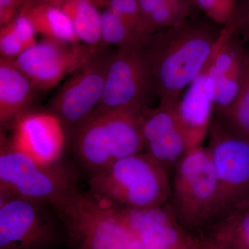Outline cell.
<instances>
[{
  "mask_svg": "<svg viewBox=\"0 0 249 249\" xmlns=\"http://www.w3.org/2000/svg\"><path fill=\"white\" fill-rule=\"evenodd\" d=\"M73 174L60 163L44 164L1 139L0 196H16L60 209L78 190Z\"/></svg>",
  "mask_w": 249,
  "mask_h": 249,
  "instance_id": "cell-3",
  "label": "cell"
},
{
  "mask_svg": "<svg viewBox=\"0 0 249 249\" xmlns=\"http://www.w3.org/2000/svg\"><path fill=\"white\" fill-rule=\"evenodd\" d=\"M145 19L156 32L188 20L191 0H138Z\"/></svg>",
  "mask_w": 249,
  "mask_h": 249,
  "instance_id": "cell-19",
  "label": "cell"
},
{
  "mask_svg": "<svg viewBox=\"0 0 249 249\" xmlns=\"http://www.w3.org/2000/svg\"><path fill=\"white\" fill-rule=\"evenodd\" d=\"M60 5L70 18L79 42L103 47L101 14L96 0H68Z\"/></svg>",
  "mask_w": 249,
  "mask_h": 249,
  "instance_id": "cell-18",
  "label": "cell"
},
{
  "mask_svg": "<svg viewBox=\"0 0 249 249\" xmlns=\"http://www.w3.org/2000/svg\"><path fill=\"white\" fill-rule=\"evenodd\" d=\"M207 65L174 106L177 121L188 149L201 145L213 116L212 100L206 89Z\"/></svg>",
  "mask_w": 249,
  "mask_h": 249,
  "instance_id": "cell-15",
  "label": "cell"
},
{
  "mask_svg": "<svg viewBox=\"0 0 249 249\" xmlns=\"http://www.w3.org/2000/svg\"><path fill=\"white\" fill-rule=\"evenodd\" d=\"M238 0H192L193 6L201 10L210 21L226 27L235 16Z\"/></svg>",
  "mask_w": 249,
  "mask_h": 249,
  "instance_id": "cell-23",
  "label": "cell"
},
{
  "mask_svg": "<svg viewBox=\"0 0 249 249\" xmlns=\"http://www.w3.org/2000/svg\"><path fill=\"white\" fill-rule=\"evenodd\" d=\"M169 188L164 168L147 154L116 160L89 181V195L114 209L160 206L169 196Z\"/></svg>",
  "mask_w": 249,
  "mask_h": 249,
  "instance_id": "cell-2",
  "label": "cell"
},
{
  "mask_svg": "<svg viewBox=\"0 0 249 249\" xmlns=\"http://www.w3.org/2000/svg\"><path fill=\"white\" fill-rule=\"evenodd\" d=\"M225 27L186 20L162 29L143 45L151 78L152 93L160 103L174 106L181 93L204 70L222 42Z\"/></svg>",
  "mask_w": 249,
  "mask_h": 249,
  "instance_id": "cell-1",
  "label": "cell"
},
{
  "mask_svg": "<svg viewBox=\"0 0 249 249\" xmlns=\"http://www.w3.org/2000/svg\"><path fill=\"white\" fill-rule=\"evenodd\" d=\"M29 49L22 36L9 23L0 29V53L1 57L6 58H17Z\"/></svg>",
  "mask_w": 249,
  "mask_h": 249,
  "instance_id": "cell-25",
  "label": "cell"
},
{
  "mask_svg": "<svg viewBox=\"0 0 249 249\" xmlns=\"http://www.w3.org/2000/svg\"><path fill=\"white\" fill-rule=\"evenodd\" d=\"M150 93L151 78L143 46L118 47L111 55L102 98L96 109L145 106Z\"/></svg>",
  "mask_w": 249,
  "mask_h": 249,
  "instance_id": "cell-9",
  "label": "cell"
},
{
  "mask_svg": "<svg viewBox=\"0 0 249 249\" xmlns=\"http://www.w3.org/2000/svg\"><path fill=\"white\" fill-rule=\"evenodd\" d=\"M43 203L0 196V249H48L58 240Z\"/></svg>",
  "mask_w": 249,
  "mask_h": 249,
  "instance_id": "cell-6",
  "label": "cell"
},
{
  "mask_svg": "<svg viewBox=\"0 0 249 249\" xmlns=\"http://www.w3.org/2000/svg\"><path fill=\"white\" fill-rule=\"evenodd\" d=\"M71 128L73 152L92 176L119 160L114 137L103 111L95 109Z\"/></svg>",
  "mask_w": 249,
  "mask_h": 249,
  "instance_id": "cell-14",
  "label": "cell"
},
{
  "mask_svg": "<svg viewBox=\"0 0 249 249\" xmlns=\"http://www.w3.org/2000/svg\"><path fill=\"white\" fill-rule=\"evenodd\" d=\"M101 48L105 47L45 39L13 60L36 90L47 91L71 76Z\"/></svg>",
  "mask_w": 249,
  "mask_h": 249,
  "instance_id": "cell-7",
  "label": "cell"
},
{
  "mask_svg": "<svg viewBox=\"0 0 249 249\" xmlns=\"http://www.w3.org/2000/svg\"><path fill=\"white\" fill-rule=\"evenodd\" d=\"M174 106L160 103L158 107L151 109L145 106L141 112L143 148L164 169L165 166L181 160L188 150Z\"/></svg>",
  "mask_w": 249,
  "mask_h": 249,
  "instance_id": "cell-13",
  "label": "cell"
},
{
  "mask_svg": "<svg viewBox=\"0 0 249 249\" xmlns=\"http://www.w3.org/2000/svg\"><path fill=\"white\" fill-rule=\"evenodd\" d=\"M191 3H192V0H191Z\"/></svg>",
  "mask_w": 249,
  "mask_h": 249,
  "instance_id": "cell-30",
  "label": "cell"
},
{
  "mask_svg": "<svg viewBox=\"0 0 249 249\" xmlns=\"http://www.w3.org/2000/svg\"><path fill=\"white\" fill-rule=\"evenodd\" d=\"M49 1H53V2L56 3V4H62V3L68 1V0H49Z\"/></svg>",
  "mask_w": 249,
  "mask_h": 249,
  "instance_id": "cell-28",
  "label": "cell"
},
{
  "mask_svg": "<svg viewBox=\"0 0 249 249\" xmlns=\"http://www.w3.org/2000/svg\"><path fill=\"white\" fill-rule=\"evenodd\" d=\"M63 127L52 113L29 111L14 124L11 142L34 160L53 164L60 161L65 146Z\"/></svg>",
  "mask_w": 249,
  "mask_h": 249,
  "instance_id": "cell-12",
  "label": "cell"
},
{
  "mask_svg": "<svg viewBox=\"0 0 249 249\" xmlns=\"http://www.w3.org/2000/svg\"><path fill=\"white\" fill-rule=\"evenodd\" d=\"M36 88L11 58L0 59V123L1 127H14L29 112Z\"/></svg>",
  "mask_w": 249,
  "mask_h": 249,
  "instance_id": "cell-16",
  "label": "cell"
},
{
  "mask_svg": "<svg viewBox=\"0 0 249 249\" xmlns=\"http://www.w3.org/2000/svg\"><path fill=\"white\" fill-rule=\"evenodd\" d=\"M112 54L104 48L72 73L51 101L50 112L64 126L73 127L97 107L104 91L108 67Z\"/></svg>",
  "mask_w": 249,
  "mask_h": 249,
  "instance_id": "cell-8",
  "label": "cell"
},
{
  "mask_svg": "<svg viewBox=\"0 0 249 249\" xmlns=\"http://www.w3.org/2000/svg\"><path fill=\"white\" fill-rule=\"evenodd\" d=\"M237 211L227 229V249H249V204H242Z\"/></svg>",
  "mask_w": 249,
  "mask_h": 249,
  "instance_id": "cell-24",
  "label": "cell"
},
{
  "mask_svg": "<svg viewBox=\"0 0 249 249\" xmlns=\"http://www.w3.org/2000/svg\"><path fill=\"white\" fill-rule=\"evenodd\" d=\"M209 131L219 201L227 195V202L238 208L249 199V139L217 116L213 117Z\"/></svg>",
  "mask_w": 249,
  "mask_h": 249,
  "instance_id": "cell-5",
  "label": "cell"
},
{
  "mask_svg": "<svg viewBox=\"0 0 249 249\" xmlns=\"http://www.w3.org/2000/svg\"><path fill=\"white\" fill-rule=\"evenodd\" d=\"M245 47L232 26L226 27L222 42L206 70V89L215 116L225 114L237 97Z\"/></svg>",
  "mask_w": 249,
  "mask_h": 249,
  "instance_id": "cell-11",
  "label": "cell"
},
{
  "mask_svg": "<svg viewBox=\"0 0 249 249\" xmlns=\"http://www.w3.org/2000/svg\"><path fill=\"white\" fill-rule=\"evenodd\" d=\"M32 23L37 34L45 39L67 43L80 42L70 18L61 5L49 0H27L20 13Z\"/></svg>",
  "mask_w": 249,
  "mask_h": 249,
  "instance_id": "cell-17",
  "label": "cell"
},
{
  "mask_svg": "<svg viewBox=\"0 0 249 249\" xmlns=\"http://www.w3.org/2000/svg\"><path fill=\"white\" fill-rule=\"evenodd\" d=\"M231 25L237 31L245 47H249V0H238Z\"/></svg>",
  "mask_w": 249,
  "mask_h": 249,
  "instance_id": "cell-26",
  "label": "cell"
},
{
  "mask_svg": "<svg viewBox=\"0 0 249 249\" xmlns=\"http://www.w3.org/2000/svg\"><path fill=\"white\" fill-rule=\"evenodd\" d=\"M245 203H247V204H249V199H248V200H247V201H246Z\"/></svg>",
  "mask_w": 249,
  "mask_h": 249,
  "instance_id": "cell-29",
  "label": "cell"
},
{
  "mask_svg": "<svg viewBox=\"0 0 249 249\" xmlns=\"http://www.w3.org/2000/svg\"><path fill=\"white\" fill-rule=\"evenodd\" d=\"M223 120L237 133L249 139V47H246L242 62L240 88L235 101L222 116Z\"/></svg>",
  "mask_w": 249,
  "mask_h": 249,
  "instance_id": "cell-20",
  "label": "cell"
},
{
  "mask_svg": "<svg viewBox=\"0 0 249 249\" xmlns=\"http://www.w3.org/2000/svg\"><path fill=\"white\" fill-rule=\"evenodd\" d=\"M102 22V46L114 45L118 47L124 46H143L146 40L134 32L119 16L106 8L101 13Z\"/></svg>",
  "mask_w": 249,
  "mask_h": 249,
  "instance_id": "cell-21",
  "label": "cell"
},
{
  "mask_svg": "<svg viewBox=\"0 0 249 249\" xmlns=\"http://www.w3.org/2000/svg\"><path fill=\"white\" fill-rule=\"evenodd\" d=\"M73 249H124L132 235L119 213L77 191L58 210Z\"/></svg>",
  "mask_w": 249,
  "mask_h": 249,
  "instance_id": "cell-4",
  "label": "cell"
},
{
  "mask_svg": "<svg viewBox=\"0 0 249 249\" xmlns=\"http://www.w3.org/2000/svg\"><path fill=\"white\" fill-rule=\"evenodd\" d=\"M134 32L147 40L156 31L142 14L138 0H99Z\"/></svg>",
  "mask_w": 249,
  "mask_h": 249,
  "instance_id": "cell-22",
  "label": "cell"
},
{
  "mask_svg": "<svg viewBox=\"0 0 249 249\" xmlns=\"http://www.w3.org/2000/svg\"><path fill=\"white\" fill-rule=\"evenodd\" d=\"M175 192L184 219L197 222L219 203V184L211 152L201 145L188 149L178 161Z\"/></svg>",
  "mask_w": 249,
  "mask_h": 249,
  "instance_id": "cell-10",
  "label": "cell"
},
{
  "mask_svg": "<svg viewBox=\"0 0 249 249\" xmlns=\"http://www.w3.org/2000/svg\"><path fill=\"white\" fill-rule=\"evenodd\" d=\"M27 0H0V25H6L17 17Z\"/></svg>",
  "mask_w": 249,
  "mask_h": 249,
  "instance_id": "cell-27",
  "label": "cell"
}]
</instances>
